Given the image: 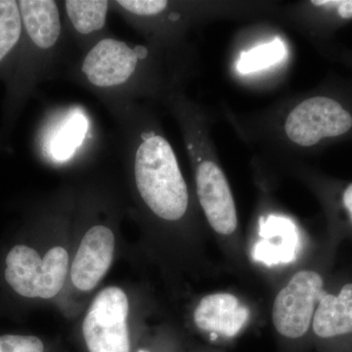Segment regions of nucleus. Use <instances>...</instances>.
I'll use <instances>...</instances> for the list:
<instances>
[{"label":"nucleus","instance_id":"5","mask_svg":"<svg viewBox=\"0 0 352 352\" xmlns=\"http://www.w3.org/2000/svg\"><path fill=\"white\" fill-rule=\"evenodd\" d=\"M163 106L182 133L195 180L197 200L208 224L219 235H232L238 228L237 208L217 156L207 111L185 91L171 94Z\"/></svg>","mask_w":352,"mask_h":352},{"label":"nucleus","instance_id":"7","mask_svg":"<svg viewBox=\"0 0 352 352\" xmlns=\"http://www.w3.org/2000/svg\"><path fill=\"white\" fill-rule=\"evenodd\" d=\"M100 145L96 122L80 104L52 107L39 131V154L55 166L80 163L96 154Z\"/></svg>","mask_w":352,"mask_h":352},{"label":"nucleus","instance_id":"13","mask_svg":"<svg viewBox=\"0 0 352 352\" xmlns=\"http://www.w3.org/2000/svg\"><path fill=\"white\" fill-rule=\"evenodd\" d=\"M67 39L76 44L80 54L109 36V0L59 1Z\"/></svg>","mask_w":352,"mask_h":352},{"label":"nucleus","instance_id":"8","mask_svg":"<svg viewBox=\"0 0 352 352\" xmlns=\"http://www.w3.org/2000/svg\"><path fill=\"white\" fill-rule=\"evenodd\" d=\"M129 300L117 286L101 289L82 321V335L89 352H131Z\"/></svg>","mask_w":352,"mask_h":352},{"label":"nucleus","instance_id":"3","mask_svg":"<svg viewBox=\"0 0 352 352\" xmlns=\"http://www.w3.org/2000/svg\"><path fill=\"white\" fill-rule=\"evenodd\" d=\"M110 113L119 126L120 150L138 207L162 223L186 219L191 212L188 184L157 113L144 103Z\"/></svg>","mask_w":352,"mask_h":352},{"label":"nucleus","instance_id":"17","mask_svg":"<svg viewBox=\"0 0 352 352\" xmlns=\"http://www.w3.org/2000/svg\"><path fill=\"white\" fill-rule=\"evenodd\" d=\"M286 53L284 43L275 38L267 43L258 44L251 50L243 51L237 62V69L241 74L254 73L281 61Z\"/></svg>","mask_w":352,"mask_h":352},{"label":"nucleus","instance_id":"12","mask_svg":"<svg viewBox=\"0 0 352 352\" xmlns=\"http://www.w3.org/2000/svg\"><path fill=\"white\" fill-rule=\"evenodd\" d=\"M275 19L309 38H320L352 21V0H310L280 6Z\"/></svg>","mask_w":352,"mask_h":352},{"label":"nucleus","instance_id":"4","mask_svg":"<svg viewBox=\"0 0 352 352\" xmlns=\"http://www.w3.org/2000/svg\"><path fill=\"white\" fill-rule=\"evenodd\" d=\"M110 6L144 41L166 47L189 45L192 32L217 21L275 19L280 9L278 2L234 0H113Z\"/></svg>","mask_w":352,"mask_h":352},{"label":"nucleus","instance_id":"20","mask_svg":"<svg viewBox=\"0 0 352 352\" xmlns=\"http://www.w3.org/2000/svg\"><path fill=\"white\" fill-rule=\"evenodd\" d=\"M138 352H147V351H142V349H140V351H138Z\"/></svg>","mask_w":352,"mask_h":352},{"label":"nucleus","instance_id":"10","mask_svg":"<svg viewBox=\"0 0 352 352\" xmlns=\"http://www.w3.org/2000/svg\"><path fill=\"white\" fill-rule=\"evenodd\" d=\"M116 254V235L103 222L88 227L72 261V283L80 292L96 288L107 274Z\"/></svg>","mask_w":352,"mask_h":352},{"label":"nucleus","instance_id":"2","mask_svg":"<svg viewBox=\"0 0 352 352\" xmlns=\"http://www.w3.org/2000/svg\"><path fill=\"white\" fill-rule=\"evenodd\" d=\"M227 119L243 140L259 153L298 163L300 157L352 138V100L329 88H316L275 102L258 112Z\"/></svg>","mask_w":352,"mask_h":352},{"label":"nucleus","instance_id":"1","mask_svg":"<svg viewBox=\"0 0 352 352\" xmlns=\"http://www.w3.org/2000/svg\"><path fill=\"white\" fill-rule=\"evenodd\" d=\"M193 44L166 47L145 41L129 43L107 36L80 54L67 76L94 94L110 112L141 100L162 105L185 91L196 73Z\"/></svg>","mask_w":352,"mask_h":352},{"label":"nucleus","instance_id":"11","mask_svg":"<svg viewBox=\"0 0 352 352\" xmlns=\"http://www.w3.org/2000/svg\"><path fill=\"white\" fill-rule=\"evenodd\" d=\"M4 275L9 286L18 295L28 298H41L54 279L56 261L51 250L43 258L34 248L16 245L7 254Z\"/></svg>","mask_w":352,"mask_h":352},{"label":"nucleus","instance_id":"9","mask_svg":"<svg viewBox=\"0 0 352 352\" xmlns=\"http://www.w3.org/2000/svg\"><path fill=\"white\" fill-rule=\"evenodd\" d=\"M323 287V278L314 271H300L291 278L273 303V325L280 335L298 339L307 333L315 305L325 294Z\"/></svg>","mask_w":352,"mask_h":352},{"label":"nucleus","instance_id":"19","mask_svg":"<svg viewBox=\"0 0 352 352\" xmlns=\"http://www.w3.org/2000/svg\"><path fill=\"white\" fill-rule=\"evenodd\" d=\"M342 206L346 212L347 217L351 219L352 223V183L344 188L342 193Z\"/></svg>","mask_w":352,"mask_h":352},{"label":"nucleus","instance_id":"16","mask_svg":"<svg viewBox=\"0 0 352 352\" xmlns=\"http://www.w3.org/2000/svg\"><path fill=\"white\" fill-rule=\"evenodd\" d=\"M23 36L19 4L15 0H0V67L15 56Z\"/></svg>","mask_w":352,"mask_h":352},{"label":"nucleus","instance_id":"15","mask_svg":"<svg viewBox=\"0 0 352 352\" xmlns=\"http://www.w3.org/2000/svg\"><path fill=\"white\" fill-rule=\"evenodd\" d=\"M312 324L322 339L352 333V283L344 285L338 296H322Z\"/></svg>","mask_w":352,"mask_h":352},{"label":"nucleus","instance_id":"6","mask_svg":"<svg viewBox=\"0 0 352 352\" xmlns=\"http://www.w3.org/2000/svg\"><path fill=\"white\" fill-rule=\"evenodd\" d=\"M23 36L19 51L22 94L52 76L62 64L68 39L65 34L59 1L20 0Z\"/></svg>","mask_w":352,"mask_h":352},{"label":"nucleus","instance_id":"14","mask_svg":"<svg viewBox=\"0 0 352 352\" xmlns=\"http://www.w3.org/2000/svg\"><path fill=\"white\" fill-rule=\"evenodd\" d=\"M193 319L197 328L214 338H233L249 321L250 309L232 294H212L201 298Z\"/></svg>","mask_w":352,"mask_h":352},{"label":"nucleus","instance_id":"18","mask_svg":"<svg viewBox=\"0 0 352 352\" xmlns=\"http://www.w3.org/2000/svg\"><path fill=\"white\" fill-rule=\"evenodd\" d=\"M0 352H44L43 340L36 336H0Z\"/></svg>","mask_w":352,"mask_h":352}]
</instances>
